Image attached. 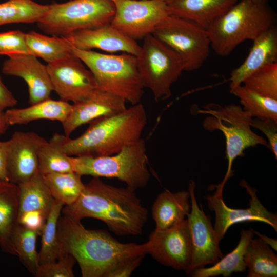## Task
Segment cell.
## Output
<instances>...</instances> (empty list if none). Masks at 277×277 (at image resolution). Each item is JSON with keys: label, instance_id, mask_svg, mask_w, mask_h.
Returning a JSON list of instances; mask_svg holds the SVG:
<instances>
[{"label": "cell", "instance_id": "obj_6", "mask_svg": "<svg viewBox=\"0 0 277 277\" xmlns=\"http://www.w3.org/2000/svg\"><path fill=\"white\" fill-rule=\"evenodd\" d=\"M70 161L73 171L81 176L116 178L133 190L145 187L151 176L142 138L113 155L70 156Z\"/></svg>", "mask_w": 277, "mask_h": 277}, {"label": "cell", "instance_id": "obj_28", "mask_svg": "<svg viewBox=\"0 0 277 277\" xmlns=\"http://www.w3.org/2000/svg\"><path fill=\"white\" fill-rule=\"evenodd\" d=\"M66 137L56 133L40 149L38 154V171L42 175L73 171L70 156L63 148Z\"/></svg>", "mask_w": 277, "mask_h": 277}, {"label": "cell", "instance_id": "obj_2", "mask_svg": "<svg viewBox=\"0 0 277 277\" xmlns=\"http://www.w3.org/2000/svg\"><path fill=\"white\" fill-rule=\"evenodd\" d=\"M135 191L93 177L85 184L77 200L63 207L62 212L80 220L87 217L98 219L118 235H139L147 221L148 212Z\"/></svg>", "mask_w": 277, "mask_h": 277}, {"label": "cell", "instance_id": "obj_37", "mask_svg": "<svg viewBox=\"0 0 277 277\" xmlns=\"http://www.w3.org/2000/svg\"><path fill=\"white\" fill-rule=\"evenodd\" d=\"M22 54H29L26 33L20 30L0 33V55L10 57Z\"/></svg>", "mask_w": 277, "mask_h": 277}, {"label": "cell", "instance_id": "obj_42", "mask_svg": "<svg viewBox=\"0 0 277 277\" xmlns=\"http://www.w3.org/2000/svg\"><path fill=\"white\" fill-rule=\"evenodd\" d=\"M8 142L0 141V180L9 181L7 174Z\"/></svg>", "mask_w": 277, "mask_h": 277}, {"label": "cell", "instance_id": "obj_30", "mask_svg": "<svg viewBox=\"0 0 277 277\" xmlns=\"http://www.w3.org/2000/svg\"><path fill=\"white\" fill-rule=\"evenodd\" d=\"M43 176L53 198L64 206L74 203L85 187L82 176L74 171L52 173Z\"/></svg>", "mask_w": 277, "mask_h": 277}, {"label": "cell", "instance_id": "obj_9", "mask_svg": "<svg viewBox=\"0 0 277 277\" xmlns=\"http://www.w3.org/2000/svg\"><path fill=\"white\" fill-rule=\"evenodd\" d=\"M136 58L143 85L151 91L154 100L170 98L172 85L185 71L181 57L151 34L143 39Z\"/></svg>", "mask_w": 277, "mask_h": 277}, {"label": "cell", "instance_id": "obj_25", "mask_svg": "<svg viewBox=\"0 0 277 277\" xmlns=\"http://www.w3.org/2000/svg\"><path fill=\"white\" fill-rule=\"evenodd\" d=\"M18 186L19 214L38 211L48 215L55 199L51 195L43 175L38 171L31 178L18 184Z\"/></svg>", "mask_w": 277, "mask_h": 277}, {"label": "cell", "instance_id": "obj_23", "mask_svg": "<svg viewBox=\"0 0 277 277\" xmlns=\"http://www.w3.org/2000/svg\"><path fill=\"white\" fill-rule=\"evenodd\" d=\"M18 214V185L0 180V247L4 252L15 255L12 236Z\"/></svg>", "mask_w": 277, "mask_h": 277}, {"label": "cell", "instance_id": "obj_10", "mask_svg": "<svg viewBox=\"0 0 277 277\" xmlns=\"http://www.w3.org/2000/svg\"><path fill=\"white\" fill-rule=\"evenodd\" d=\"M152 34L181 57L185 71L200 69L209 55L211 43L206 29L190 21L169 15Z\"/></svg>", "mask_w": 277, "mask_h": 277}, {"label": "cell", "instance_id": "obj_11", "mask_svg": "<svg viewBox=\"0 0 277 277\" xmlns=\"http://www.w3.org/2000/svg\"><path fill=\"white\" fill-rule=\"evenodd\" d=\"M111 25L128 37L143 39L169 16L165 0H112Z\"/></svg>", "mask_w": 277, "mask_h": 277}, {"label": "cell", "instance_id": "obj_26", "mask_svg": "<svg viewBox=\"0 0 277 277\" xmlns=\"http://www.w3.org/2000/svg\"><path fill=\"white\" fill-rule=\"evenodd\" d=\"M254 234L252 229L242 230L239 243L231 252L224 255L212 266L195 269L190 273L191 274L193 277H213L221 275L227 277L233 272H244L247 269L244 255Z\"/></svg>", "mask_w": 277, "mask_h": 277}, {"label": "cell", "instance_id": "obj_4", "mask_svg": "<svg viewBox=\"0 0 277 277\" xmlns=\"http://www.w3.org/2000/svg\"><path fill=\"white\" fill-rule=\"evenodd\" d=\"M276 22V15L267 4L241 0L215 19L206 30L211 48L226 56L242 42L253 41Z\"/></svg>", "mask_w": 277, "mask_h": 277}, {"label": "cell", "instance_id": "obj_18", "mask_svg": "<svg viewBox=\"0 0 277 277\" xmlns=\"http://www.w3.org/2000/svg\"><path fill=\"white\" fill-rule=\"evenodd\" d=\"M126 101L122 97L96 88L85 99L73 103L62 126L66 136L80 126L100 117L111 115L126 109Z\"/></svg>", "mask_w": 277, "mask_h": 277}, {"label": "cell", "instance_id": "obj_21", "mask_svg": "<svg viewBox=\"0 0 277 277\" xmlns=\"http://www.w3.org/2000/svg\"><path fill=\"white\" fill-rule=\"evenodd\" d=\"M170 15L190 21L207 29L238 0H165Z\"/></svg>", "mask_w": 277, "mask_h": 277}, {"label": "cell", "instance_id": "obj_7", "mask_svg": "<svg viewBox=\"0 0 277 277\" xmlns=\"http://www.w3.org/2000/svg\"><path fill=\"white\" fill-rule=\"evenodd\" d=\"M198 112L208 114L203 123L207 131H221L226 140V158L228 167L225 175L216 187L223 190L224 185L231 176L232 165L235 159L244 154V151L260 145L269 147L267 141L251 129L252 117L240 105L230 104L222 106L209 103Z\"/></svg>", "mask_w": 277, "mask_h": 277}, {"label": "cell", "instance_id": "obj_13", "mask_svg": "<svg viewBox=\"0 0 277 277\" xmlns=\"http://www.w3.org/2000/svg\"><path fill=\"white\" fill-rule=\"evenodd\" d=\"M47 68L53 91L62 100L75 103L85 99L97 88L92 72L73 53L47 64Z\"/></svg>", "mask_w": 277, "mask_h": 277}, {"label": "cell", "instance_id": "obj_16", "mask_svg": "<svg viewBox=\"0 0 277 277\" xmlns=\"http://www.w3.org/2000/svg\"><path fill=\"white\" fill-rule=\"evenodd\" d=\"M9 181L19 184L38 171V154L47 141L34 132H14L7 141Z\"/></svg>", "mask_w": 277, "mask_h": 277}, {"label": "cell", "instance_id": "obj_20", "mask_svg": "<svg viewBox=\"0 0 277 277\" xmlns=\"http://www.w3.org/2000/svg\"><path fill=\"white\" fill-rule=\"evenodd\" d=\"M253 41V46L245 60L231 73L230 91L242 85L247 76L260 68L277 63L276 25L264 31Z\"/></svg>", "mask_w": 277, "mask_h": 277}, {"label": "cell", "instance_id": "obj_8", "mask_svg": "<svg viewBox=\"0 0 277 277\" xmlns=\"http://www.w3.org/2000/svg\"><path fill=\"white\" fill-rule=\"evenodd\" d=\"M114 12L112 0H71L49 5L37 23L45 33L62 37L110 24Z\"/></svg>", "mask_w": 277, "mask_h": 277}, {"label": "cell", "instance_id": "obj_17", "mask_svg": "<svg viewBox=\"0 0 277 277\" xmlns=\"http://www.w3.org/2000/svg\"><path fill=\"white\" fill-rule=\"evenodd\" d=\"M62 37L78 49H97L110 53L122 52L135 56L141 47L136 41L125 35L110 23L76 31Z\"/></svg>", "mask_w": 277, "mask_h": 277}, {"label": "cell", "instance_id": "obj_34", "mask_svg": "<svg viewBox=\"0 0 277 277\" xmlns=\"http://www.w3.org/2000/svg\"><path fill=\"white\" fill-rule=\"evenodd\" d=\"M240 99L243 109L252 118L277 121V100L261 95L240 85L230 91Z\"/></svg>", "mask_w": 277, "mask_h": 277}, {"label": "cell", "instance_id": "obj_31", "mask_svg": "<svg viewBox=\"0 0 277 277\" xmlns=\"http://www.w3.org/2000/svg\"><path fill=\"white\" fill-rule=\"evenodd\" d=\"M48 8L49 5L39 4L32 0H8L0 4V26L37 23Z\"/></svg>", "mask_w": 277, "mask_h": 277}, {"label": "cell", "instance_id": "obj_29", "mask_svg": "<svg viewBox=\"0 0 277 277\" xmlns=\"http://www.w3.org/2000/svg\"><path fill=\"white\" fill-rule=\"evenodd\" d=\"M29 53L50 64L64 58L72 53L71 45L63 37L48 36L34 31L26 33Z\"/></svg>", "mask_w": 277, "mask_h": 277}, {"label": "cell", "instance_id": "obj_1", "mask_svg": "<svg viewBox=\"0 0 277 277\" xmlns=\"http://www.w3.org/2000/svg\"><path fill=\"white\" fill-rule=\"evenodd\" d=\"M81 221L63 214L57 234L62 255L75 259L83 277H110L124 264L147 254V242L123 243L105 231L86 229Z\"/></svg>", "mask_w": 277, "mask_h": 277}, {"label": "cell", "instance_id": "obj_22", "mask_svg": "<svg viewBox=\"0 0 277 277\" xmlns=\"http://www.w3.org/2000/svg\"><path fill=\"white\" fill-rule=\"evenodd\" d=\"M191 210L189 192H172L166 189L158 195L152 207L155 230L171 228L183 221Z\"/></svg>", "mask_w": 277, "mask_h": 277}, {"label": "cell", "instance_id": "obj_43", "mask_svg": "<svg viewBox=\"0 0 277 277\" xmlns=\"http://www.w3.org/2000/svg\"><path fill=\"white\" fill-rule=\"evenodd\" d=\"M254 234L257 235L259 238L262 239L265 243L269 245L273 250H277V241L276 239L269 238L266 235H263L258 231L253 230Z\"/></svg>", "mask_w": 277, "mask_h": 277}, {"label": "cell", "instance_id": "obj_12", "mask_svg": "<svg viewBox=\"0 0 277 277\" xmlns=\"http://www.w3.org/2000/svg\"><path fill=\"white\" fill-rule=\"evenodd\" d=\"M195 182L190 180L188 185L191 210L187 216L192 244V260L189 273L206 265H213L223 256L219 246L210 217L197 204L194 190Z\"/></svg>", "mask_w": 277, "mask_h": 277}, {"label": "cell", "instance_id": "obj_36", "mask_svg": "<svg viewBox=\"0 0 277 277\" xmlns=\"http://www.w3.org/2000/svg\"><path fill=\"white\" fill-rule=\"evenodd\" d=\"M76 262L70 254L64 253L54 262L41 265L36 277H73V266Z\"/></svg>", "mask_w": 277, "mask_h": 277}, {"label": "cell", "instance_id": "obj_35", "mask_svg": "<svg viewBox=\"0 0 277 277\" xmlns=\"http://www.w3.org/2000/svg\"><path fill=\"white\" fill-rule=\"evenodd\" d=\"M242 84L261 95L277 100V63L260 68L247 76Z\"/></svg>", "mask_w": 277, "mask_h": 277}, {"label": "cell", "instance_id": "obj_27", "mask_svg": "<svg viewBox=\"0 0 277 277\" xmlns=\"http://www.w3.org/2000/svg\"><path fill=\"white\" fill-rule=\"evenodd\" d=\"M244 260L248 270V277L277 276V256L260 238L252 239Z\"/></svg>", "mask_w": 277, "mask_h": 277}, {"label": "cell", "instance_id": "obj_45", "mask_svg": "<svg viewBox=\"0 0 277 277\" xmlns=\"http://www.w3.org/2000/svg\"><path fill=\"white\" fill-rule=\"evenodd\" d=\"M258 4H267L268 0H249Z\"/></svg>", "mask_w": 277, "mask_h": 277}, {"label": "cell", "instance_id": "obj_32", "mask_svg": "<svg viewBox=\"0 0 277 277\" xmlns=\"http://www.w3.org/2000/svg\"><path fill=\"white\" fill-rule=\"evenodd\" d=\"M64 205L55 200L42 230L41 248L38 253L39 266L56 261L62 255L57 234V225Z\"/></svg>", "mask_w": 277, "mask_h": 277}, {"label": "cell", "instance_id": "obj_33", "mask_svg": "<svg viewBox=\"0 0 277 277\" xmlns=\"http://www.w3.org/2000/svg\"><path fill=\"white\" fill-rule=\"evenodd\" d=\"M39 235L38 232L17 223L12 236V243L16 255L34 276L39 266L38 253L36 249V239Z\"/></svg>", "mask_w": 277, "mask_h": 277}, {"label": "cell", "instance_id": "obj_39", "mask_svg": "<svg viewBox=\"0 0 277 277\" xmlns=\"http://www.w3.org/2000/svg\"><path fill=\"white\" fill-rule=\"evenodd\" d=\"M47 217L41 211L27 212L18 215L17 223L38 232L41 235Z\"/></svg>", "mask_w": 277, "mask_h": 277}, {"label": "cell", "instance_id": "obj_5", "mask_svg": "<svg viewBox=\"0 0 277 277\" xmlns=\"http://www.w3.org/2000/svg\"><path fill=\"white\" fill-rule=\"evenodd\" d=\"M71 50L92 72L98 89L120 96L131 105L141 102L144 87L135 56L126 53L104 54L72 46Z\"/></svg>", "mask_w": 277, "mask_h": 277}, {"label": "cell", "instance_id": "obj_44", "mask_svg": "<svg viewBox=\"0 0 277 277\" xmlns=\"http://www.w3.org/2000/svg\"><path fill=\"white\" fill-rule=\"evenodd\" d=\"M10 125L8 123L4 112H0V135L4 134Z\"/></svg>", "mask_w": 277, "mask_h": 277}, {"label": "cell", "instance_id": "obj_19", "mask_svg": "<svg viewBox=\"0 0 277 277\" xmlns=\"http://www.w3.org/2000/svg\"><path fill=\"white\" fill-rule=\"evenodd\" d=\"M2 71L5 75L19 77L26 82L30 105L50 98L53 89L47 65L36 56L30 54L10 56L4 62Z\"/></svg>", "mask_w": 277, "mask_h": 277}, {"label": "cell", "instance_id": "obj_41", "mask_svg": "<svg viewBox=\"0 0 277 277\" xmlns=\"http://www.w3.org/2000/svg\"><path fill=\"white\" fill-rule=\"evenodd\" d=\"M144 257L134 259L119 267L114 270L110 277H127L138 266Z\"/></svg>", "mask_w": 277, "mask_h": 277}, {"label": "cell", "instance_id": "obj_38", "mask_svg": "<svg viewBox=\"0 0 277 277\" xmlns=\"http://www.w3.org/2000/svg\"><path fill=\"white\" fill-rule=\"evenodd\" d=\"M251 127L262 132L268 140L269 148L277 159V121L271 118H252Z\"/></svg>", "mask_w": 277, "mask_h": 277}, {"label": "cell", "instance_id": "obj_3", "mask_svg": "<svg viewBox=\"0 0 277 277\" xmlns=\"http://www.w3.org/2000/svg\"><path fill=\"white\" fill-rule=\"evenodd\" d=\"M80 136L66 137L64 149L69 156H107L139 141L147 123V114L141 103L123 111L97 118Z\"/></svg>", "mask_w": 277, "mask_h": 277}, {"label": "cell", "instance_id": "obj_40", "mask_svg": "<svg viewBox=\"0 0 277 277\" xmlns=\"http://www.w3.org/2000/svg\"><path fill=\"white\" fill-rule=\"evenodd\" d=\"M17 104V100L3 83L0 76V112L13 108Z\"/></svg>", "mask_w": 277, "mask_h": 277}, {"label": "cell", "instance_id": "obj_24", "mask_svg": "<svg viewBox=\"0 0 277 277\" xmlns=\"http://www.w3.org/2000/svg\"><path fill=\"white\" fill-rule=\"evenodd\" d=\"M72 105L68 102L50 98L24 108L8 109L5 112L10 126L26 124L38 120L57 121L62 124L67 118Z\"/></svg>", "mask_w": 277, "mask_h": 277}, {"label": "cell", "instance_id": "obj_15", "mask_svg": "<svg viewBox=\"0 0 277 277\" xmlns=\"http://www.w3.org/2000/svg\"><path fill=\"white\" fill-rule=\"evenodd\" d=\"M240 185L246 189L250 196L248 208H229L224 202L222 195L215 193L205 197L209 209L215 213L214 229L220 241L231 226L241 222H261L269 225L277 231L276 214L267 210L258 199L256 189L250 186L246 181L242 180Z\"/></svg>", "mask_w": 277, "mask_h": 277}, {"label": "cell", "instance_id": "obj_14", "mask_svg": "<svg viewBox=\"0 0 277 277\" xmlns=\"http://www.w3.org/2000/svg\"><path fill=\"white\" fill-rule=\"evenodd\" d=\"M147 254L161 264L189 272L192 244L188 221L164 230H154L149 237Z\"/></svg>", "mask_w": 277, "mask_h": 277}]
</instances>
